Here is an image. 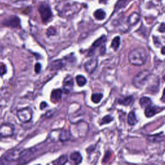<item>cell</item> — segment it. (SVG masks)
Wrapping results in <instances>:
<instances>
[{
    "label": "cell",
    "mask_w": 165,
    "mask_h": 165,
    "mask_svg": "<svg viewBox=\"0 0 165 165\" xmlns=\"http://www.w3.org/2000/svg\"><path fill=\"white\" fill-rule=\"evenodd\" d=\"M148 57L147 51L143 47L134 49L128 54V60L131 64L135 66H141L145 64Z\"/></svg>",
    "instance_id": "1"
},
{
    "label": "cell",
    "mask_w": 165,
    "mask_h": 165,
    "mask_svg": "<svg viewBox=\"0 0 165 165\" xmlns=\"http://www.w3.org/2000/svg\"><path fill=\"white\" fill-rule=\"evenodd\" d=\"M150 76L151 73L150 71L144 70L134 76L132 79V83L135 87L141 89L149 81Z\"/></svg>",
    "instance_id": "2"
},
{
    "label": "cell",
    "mask_w": 165,
    "mask_h": 165,
    "mask_svg": "<svg viewBox=\"0 0 165 165\" xmlns=\"http://www.w3.org/2000/svg\"><path fill=\"white\" fill-rule=\"evenodd\" d=\"M30 150L16 149L8 152L5 155V160L8 162H14L25 157L29 154Z\"/></svg>",
    "instance_id": "3"
},
{
    "label": "cell",
    "mask_w": 165,
    "mask_h": 165,
    "mask_svg": "<svg viewBox=\"0 0 165 165\" xmlns=\"http://www.w3.org/2000/svg\"><path fill=\"white\" fill-rule=\"evenodd\" d=\"M16 116L21 122L26 123V122H30L32 120L33 110L32 108L29 107H25L18 110L16 112Z\"/></svg>",
    "instance_id": "4"
},
{
    "label": "cell",
    "mask_w": 165,
    "mask_h": 165,
    "mask_svg": "<svg viewBox=\"0 0 165 165\" xmlns=\"http://www.w3.org/2000/svg\"><path fill=\"white\" fill-rule=\"evenodd\" d=\"M38 11H39L41 18L43 23H47L51 19L52 12L48 4L44 3H41L38 7Z\"/></svg>",
    "instance_id": "5"
},
{
    "label": "cell",
    "mask_w": 165,
    "mask_h": 165,
    "mask_svg": "<svg viewBox=\"0 0 165 165\" xmlns=\"http://www.w3.org/2000/svg\"><path fill=\"white\" fill-rule=\"evenodd\" d=\"M14 126L11 123H3L0 125V138H7L14 134Z\"/></svg>",
    "instance_id": "6"
},
{
    "label": "cell",
    "mask_w": 165,
    "mask_h": 165,
    "mask_svg": "<svg viewBox=\"0 0 165 165\" xmlns=\"http://www.w3.org/2000/svg\"><path fill=\"white\" fill-rule=\"evenodd\" d=\"M20 19L18 16H11L3 21L2 25L5 27L12 28L20 27Z\"/></svg>",
    "instance_id": "7"
},
{
    "label": "cell",
    "mask_w": 165,
    "mask_h": 165,
    "mask_svg": "<svg viewBox=\"0 0 165 165\" xmlns=\"http://www.w3.org/2000/svg\"><path fill=\"white\" fill-rule=\"evenodd\" d=\"M107 36H103L101 37H99V39H98L96 41H95L94 43L92 44L89 52H88V56H92V55H93V54H94L97 48L100 47V46H105V43H106V41H107Z\"/></svg>",
    "instance_id": "8"
},
{
    "label": "cell",
    "mask_w": 165,
    "mask_h": 165,
    "mask_svg": "<svg viewBox=\"0 0 165 165\" xmlns=\"http://www.w3.org/2000/svg\"><path fill=\"white\" fill-rule=\"evenodd\" d=\"M74 87V79L72 78V76L68 75L63 80V91L65 94H69V93L72 90Z\"/></svg>",
    "instance_id": "9"
},
{
    "label": "cell",
    "mask_w": 165,
    "mask_h": 165,
    "mask_svg": "<svg viewBox=\"0 0 165 165\" xmlns=\"http://www.w3.org/2000/svg\"><path fill=\"white\" fill-rule=\"evenodd\" d=\"M164 109V108L158 107L155 106H149L146 107L145 110V114L147 117H151L152 116H155L156 113L160 112Z\"/></svg>",
    "instance_id": "10"
},
{
    "label": "cell",
    "mask_w": 165,
    "mask_h": 165,
    "mask_svg": "<svg viewBox=\"0 0 165 165\" xmlns=\"http://www.w3.org/2000/svg\"><path fill=\"white\" fill-rule=\"evenodd\" d=\"M97 66H98V60L96 58H93L85 63L84 69L88 74H92L96 69Z\"/></svg>",
    "instance_id": "11"
},
{
    "label": "cell",
    "mask_w": 165,
    "mask_h": 165,
    "mask_svg": "<svg viewBox=\"0 0 165 165\" xmlns=\"http://www.w3.org/2000/svg\"><path fill=\"white\" fill-rule=\"evenodd\" d=\"M63 92L61 89H54L52 90L51 93V96H50V99L51 101L54 103L58 102L62 97Z\"/></svg>",
    "instance_id": "12"
},
{
    "label": "cell",
    "mask_w": 165,
    "mask_h": 165,
    "mask_svg": "<svg viewBox=\"0 0 165 165\" xmlns=\"http://www.w3.org/2000/svg\"><path fill=\"white\" fill-rule=\"evenodd\" d=\"M70 132L69 130L63 129L60 131V134H59V139L60 141L64 142L70 140Z\"/></svg>",
    "instance_id": "13"
},
{
    "label": "cell",
    "mask_w": 165,
    "mask_h": 165,
    "mask_svg": "<svg viewBox=\"0 0 165 165\" xmlns=\"http://www.w3.org/2000/svg\"><path fill=\"white\" fill-rule=\"evenodd\" d=\"M64 66V62L62 60H57L52 61L51 63V65H50V68L52 70H58Z\"/></svg>",
    "instance_id": "14"
},
{
    "label": "cell",
    "mask_w": 165,
    "mask_h": 165,
    "mask_svg": "<svg viewBox=\"0 0 165 165\" xmlns=\"http://www.w3.org/2000/svg\"><path fill=\"white\" fill-rule=\"evenodd\" d=\"M70 158L75 164H77L81 163L82 161V156L78 152H74L72 153L70 155Z\"/></svg>",
    "instance_id": "15"
},
{
    "label": "cell",
    "mask_w": 165,
    "mask_h": 165,
    "mask_svg": "<svg viewBox=\"0 0 165 165\" xmlns=\"http://www.w3.org/2000/svg\"><path fill=\"white\" fill-rule=\"evenodd\" d=\"M139 19H140V16H139V14L138 13H136V12H134V13L132 14L129 16L128 19V23L130 25L133 26V25L138 23Z\"/></svg>",
    "instance_id": "16"
},
{
    "label": "cell",
    "mask_w": 165,
    "mask_h": 165,
    "mask_svg": "<svg viewBox=\"0 0 165 165\" xmlns=\"http://www.w3.org/2000/svg\"><path fill=\"white\" fill-rule=\"evenodd\" d=\"M134 98L132 96H127L125 97V98H119L117 100L118 103L120 105H125V106H128L133 103Z\"/></svg>",
    "instance_id": "17"
},
{
    "label": "cell",
    "mask_w": 165,
    "mask_h": 165,
    "mask_svg": "<svg viewBox=\"0 0 165 165\" xmlns=\"http://www.w3.org/2000/svg\"><path fill=\"white\" fill-rule=\"evenodd\" d=\"M139 104H140L141 107L142 108H146L149 106L151 105L152 101L149 98L147 97H143L140 99H139Z\"/></svg>",
    "instance_id": "18"
},
{
    "label": "cell",
    "mask_w": 165,
    "mask_h": 165,
    "mask_svg": "<svg viewBox=\"0 0 165 165\" xmlns=\"http://www.w3.org/2000/svg\"><path fill=\"white\" fill-rule=\"evenodd\" d=\"M137 120L135 117L134 112H130L128 116V123L130 126H134L137 123Z\"/></svg>",
    "instance_id": "19"
},
{
    "label": "cell",
    "mask_w": 165,
    "mask_h": 165,
    "mask_svg": "<svg viewBox=\"0 0 165 165\" xmlns=\"http://www.w3.org/2000/svg\"><path fill=\"white\" fill-rule=\"evenodd\" d=\"M106 16V13L102 9H98L94 12V17L98 20H103Z\"/></svg>",
    "instance_id": "20"
},
{
    "label": "cell",
    "mask_w": 165,
    "mask_h": 165,
    "mask_svg": "<svg viewBox=\"0 0 165 165\" xmlns=\"http://www.w3.org/2000/svg\"><path fill=\"white\" fill-rule=\"evenodd\" d=\"M75 80L79 87H83L84 85H85L87 83V79L84 78L83 75H78L76 76Z\"/></svg>",
    "instance_id": "21"
},
{
    "label": "cell",
    "mask_w": 165,
    "mask_h": 165,
    "mask_svg": "<svg viewBox=\"0 0 165 165\" xmlns=\"http://www.w3.org/2000/svg\"><path fill=\"white\" fill-rule=\"evenodd\" d=\"M68 162V157L66 155H63L61 157L57 159L53 162L55 164H65Z\"/></svg>",
    "instance_id": "22"
},
{
    "label": "cell",
    "mask_w": 165,
    "mask_h": 165,
    "mask_svg": "<svg viewBox=\"0 0 165 165\" xmlns=\"http://www.w3.org/2000/svg\"><path fill=\"white\" fill-rule=\"evenodd\" d=\"M119 45H120V37L119 36L114 37L113 40L112 41L111 47L114 50H117L118 49V48H119Z\"/></svg>",
    "instance_id": "23"
},
{
    "label": "cell",
    "mask_w": 165,
    "mask_h": 165,
    "mask_svg": "<svg viewBox=\"0 0 165 165\" xmlns=\"http://www.w3.org/2000/svg\"><path fill=\"white\" fill-rule=\"evenodd\" d=\"M103 95L100 93H97V94H94L92 96V101L95 103H98L100 102L101 99L103 98Z\"/></svg>",
    "instance_id": "24"
},
{
    "label": "cell",
    "mask_w": 165,
    "mask_h": 165,
    "mask_svg": "<svg viewBox=\"0 0 165 165\" xmlns=\"http://www.w3.org/2000/svg\"><path fill=\"white\" fill-rule=\"evenodd\" d=\"M127 3V0H119L115 5V10H118L120 8H122L125 7Z\"/></svg>",
    "instance_id": "25"
},
{
    "label": "cell",
    "mask_w": 165,
    "mask_h": 165,
    "mask_svg": "<svg viewBox=\"0 0 165 165\" xmlns=\"http://www.w3.org/2000/svg\"><path fill=\"white\" fill-rule=\"evenodd\" d=\"M112 121H113L112 117H111L110 116H106L103 118L102 119H101V121L100 122V125H103L104 124H108Z\"/></svg>",
    "instance_id": "26"
},
{
    "label": "cell",
    "mask_w": 165,
    "mask_h": 165,
    "mask_svg": "<svg viewBox=\"0 0 165 165\" xmlns=\"http://www.w3.org/2000/svg\"><path fill=\"white\" fill-rule=\"evenodd\" d=\"M46 36H47L48 37H50V36H54V35H56V28H55L54 27H49L48 29H47V31H46Z\"/></svg>",
    "instance_id": "27"
},
{
    "label": "cell",
    "mask_w": 165,
    "mask_h": 165,
    "mask_svg": "<svg viewBox=\"0 0 165 165\" xmlns=\"http://www.w3.org/2000/svg\"><path fill=\"white\" fill-rule=\"evenodd\" d=\"M6 73H7V66L5 65L2 64L1 66H0V75L3 76Z\"/></svg>",
    "instance_id": "28"
},
{
    "label": "cell",
    "mask_w": 165,
    "mask_h": 165,
    "mask_svg": "<svg viewBox=\"0 0 165 165\" xmlns=\"http://www.w3.org/2000/svg\"><path fill=\"white\" fill-rule=\"evenodd\" d=\"M41 69V64H40V63H37L35 65V67H34L35 72L36 74H39L40 72Z\"/></svg>",
    "instance_id": "29"
},
{
    "label": "cell",
    "mask_w": 165,
    "mask_h": 165,
    "mask_svg": "<svg viewBox=\"0 0 165 165\" xmlns=\"http://www.w3.org/2000/svg\"><path fill=\"white\" fill-rule=\"evenodd\" d=\"M46 107H48V105L45 101H43V102H41L40 104V109L41 110H44Z\"/></svg>",
    "instance_id": "30"
},
{
    "label": "cell",
    "mask_w": 165,
    "mask_h": 165,
    "mask_svg": "<svg viewBox=\"0 0 165 165\" xmlns=\"http://www.w3.org/2000/svg\"><path fill=\"white\" fill-rule=\"evenodd\" d=\"M159 31L160 32H165V24L163 23L161 25V26L159 28Z\"/></svg>",
    "instance_id": "31"
},
{
    "label": "cell",
    "mask_w": 165,
    "mask_h": 165,
    "mask_svg": "<svg viewBox=\"0 0 165 165\" xmlns=\"http://www.w3.org/2000/svg\"><path fill=\"white\" fill-rule=\"evenodd\" d=\"M53 110H50L46 113V117H50L53 116Z\"/></svg>",
    "instance_id": "32"
},
{
    "label": "cell",
    "mask_w": 165,
    "mask_h": 165,
    "mask_svg": "<svg viewBox=\"0 0 165 165\" xmlns=\"http://www.w3.org/2000/svg\"><path fill=\"white\" fill-rule=\"evenodd\" d=\"M161 101H163V102L165 103V88L163 90V96L161 98Z\"/></svg>",
    "instance_id": "33"
},
{
    "label": "cell",
    "mask_w": 165,
    "mask_h": 165,
    "mask_svg": "<svg viewBox=\"0 0 165 165\" xmlns=\"http://www.w3.org/2000/svg\"><path fill=\"white\" fill-rule=\"evenodd\" d=\"M161 53L165 55V46H163V47L162 48V49H161Z\"/></svg>",
    "instance_id": "34"
},
{
    "label": "cell",
    "mask_w": 165,
    "mask_h": 165,
    "mask_svg": "<svg viewBox=\"0 0 165 165\" xmlns=\"http://www.w3.org/2000/svg\"><path fill=\"white\" fill-rule=\"evenodd\" d=\"M163 78H164V80H165V75H164V77H163Z\"/></svg>",
    "instance_id": "35"
}]
</instances>
